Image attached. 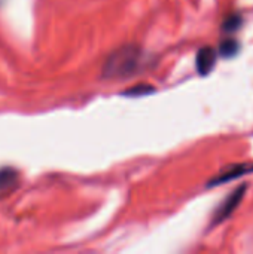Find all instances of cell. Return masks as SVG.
I'll list each match as a JSON object with an SVG mask.
<instances>
[{
    "mask_svg": "<svg viewBox=\"0 0 253 254\" xmlns=\"http://www.w3.org/2000/svg\"><path fill=\"white\" fill-rule=\"evenodd\" d=\"M142 61V52L136 46H125L115 51L104 63V77H127L134 73Z\"/></svg>",
    "mask_w": 253,
    "mask_h": 254,
    "instance_id": "1",
    "label": "cell"
},
{
    "mask_svg": "<svg viewBox=\"0 0 253 254\" xmlns=\"http://www.w3.org/2000/svg\"><path fill=\"white\" fill-rule=\"evenodd\" d=\"M246 190H248V186L242 185V186H239L234 192H231V193L228 195V198L219 205V208L216 210V213H215V216H213V226H215V225H219V223H222V222H225V220L237 210V207L240 205V202H242L243 198H245Z\"/></svg>",
    "mask_w": 253,
    "mask_h": 254,
    "instance_id": "2",
    "label": "cell"
},
{
    "mask_svg": "<svg viewBox=\"0 0 253 254\" xmlns=\"http://www.w3.org/2000/svg\"><path fill=\"white\" fill-rule=\"evenodd\" d=\"M252 173L253 164H231V165L222 168L221 173L207 183V188H215V186H219L222 183H228L231 180L240 179V177H243L246 174H252Z\"/></svg>",
    "mask_w": 253,
    "mask_h": 254,
    "instance_id": "3",
    "label": "cell"
},
{
    "mask_svg": "<svg viewBox=\"0 0 253 254\" xmlns=\"http://www.w3.org/2000/svg\"><path fill=\"white\" fill-rule=\"evenodd\" d=\"M216 60H218V54L213 48L210 46H204L198 51L197 54V71L201 74V76H207L213 68H215V64H216Z\"/></svg>",
    "mask_w": 253,
    "mask_h": 254,
    "instance_id": "4",
    "label": "cell"
},
{
    "mask_svg": "<svg viewBox=\"0 0 253 254\" xmlns=\"http://www.w3.org/2000/svg\"><path fill=\"white\" fill-rule=\"evenodd\" d=\"M239 51H240V43L234 39H227L219 46V54L224 58H233L234 55L239 54Z\"/></svg>",
    "mask_w": 253,
    "mask_h": 254,
    "instance_id": "5",
    "label": "cell"
},
{
    "mask_svg": "<svg viewBox=\"0 0 253 254\" xmlns=\"http://www.w3.org/2000/svg\"><path fill=\"white\" fill-rule=\"evenodd\" d=\"M242 24H243L242 16L236 13V15H230L228 18H225V21L222 24V28H224L225 33H234L242 27Z\"/></svg>",
    "mask_w": 253,
    "mask_h": 254,
    "instance_id": "6",
    "label": "cell"
},
{
    "mask_svg": "<svg viewBox=\"0 0 253 254\" xmlns=\"http://www.w3.org/2000/svg\"><path fill=\"white\" fill-rule=\"evenodd\" d=\"M16 180V173L15 170H10V168H4V170H0V190L12 186Z\"/></svg>",
    "mask_w": 253,
    "mask_h": 254,
    "instance_id": "7",
    "label": "cell"
}]
</instances>
